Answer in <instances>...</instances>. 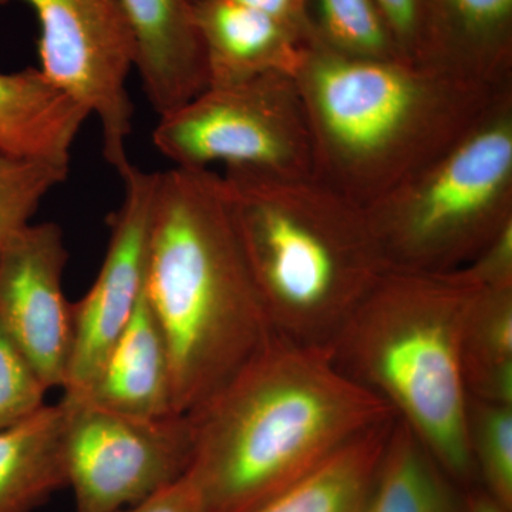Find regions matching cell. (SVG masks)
<instances>
[{"mask_svg": "<svg viewBox=\"0 0 512 512\" xmlns=\"http://www.w3.org/2000/svg\"><path fill=\"white\" fill-rule=\"evenodd\" d=\"M188 471L205 512H252L396 414L328 350L272 336L198 409Z\"/></svg>", "mask_w": 512, "mask_h": 512, "instance_id": "cell-1", "label": "cell"}, {"mask_svg": "<svg viewBox=\"0 0 512 512\" xmlns=\"http://www.w3.org/2000/svg\"><path fill=\"white\" fill-rule=\"evenodd\" d=\"M296 83L313 175L362 207L456 146L510 86L409 60L349 59L306 43Z\"/></svg>", "mask_w": 512, "mask_h": 512, "instance_id": "cell-2", "label": "cell"}, {"mask_svg": "<svg viewBox=\"0 0 512 512\" xmlns=\"http://www.w3.org/2000/svg\"><path fill=\"white\" fill-rule=\"evenodd\" d=\"M144 291L170 350L177 414L207 402L274 336L221 175L158 173Z\"/></svg>", "mask_w": 512, "mask_h": 512, "instance_id": "cell-3", "label": "cell"}, {"mask_svg": "<svg viewBox=\"0 0 512 512\" xmlns=\"http://www.w3.org/2000/svg\"><path fill=\"white\" fill-rule=\"evenodd\" d=\"M225 201L269 326L329 350L390 269L365 207L315 175L227 170Z\"/></svg>", "mask_w": 512, "mask_h": 512, "instance_id": "cell-4", "label": "cell"}, {"mask_svg": "<svg viewBox=\"0 0 512 512\" xmlns=\"http://www.w3.org/2000/svg\"><path fill=\"white\" fill-rule=\"evenodd\" d=\"M483 282L470 266L390 268L346 320L328 352L350 379L412 427L458 487L477 480L461 365L464 325Z\"/></svg>", "mask_w": 512, "mask_h": 512, "instance_id": "cell-5", "label": "cell"}, {"mask_svg": "<svg viewBox=\"0 0 512 512\" xmlns=\"http://www.w3.org/2000/svg\"><path fill=\"white\" fill-rule=\"evenodd\" d=\"M390 268H466L512 224V92L466 137L366 207Z\"/></svg>", "mask_w": 512, "mask_h": 512, "instance_id": "cell-6", "label": "cell"}, {"mask_svg": "<svg viewBox=\"0 0 512 512\" xmlns=\"http://www.w3.org/2000/svg\"><path fill=\"white\" fill-rule=\"evenodd\" d=\"M157 150L174 167L313 174L311 130L298 83L288 74H264L231 86L208 87L180 109L160 117Z\"/></svg>", "mask_w": 512, "mask_h": 512, "instance_id": "cell-7", "label": "cell"}, {"mask_svg": "<svg viewBox=\"0 0 512 512\" xmlns=\"http://www.w3.org/2000/svg\"><path fill=\"white\" fill-rule=\"evenodd\" d=\"M64 460L76 512H119L187 473L191 424L185 414L143 419L87 400L62 399Z\"/></svg>", "mask_w": 512, "mask_h": 512, "instance_id": "cell-8", "label": "cell"}, {"mask_svg": "<svg viewBox=\"0 0 512 512\" xmlns=\"http://www.w3.org/2000/svg\"><path fill=\"white\" fill-rule=\"evenodd\" d=\"M9 0H0L6 5ZM40 23V70L100 121L103 156L120 175L133 133L128 74L136 42L117 0H23Z\"/></svg>", "mask_w": 512, "mask_h": 512, "instance_id": "cell-9", "label": "cell"}, {"mask_svg": "<svg viewBox=\"0 0 512 512\" xmlns=\"http://www.w3.org/2000/svg\"><path fill=\"white\" fill-rule=\"evenodd\" d=\"M120 177L124 198L111 217L103 265L89 292L72 303L73 349L63 399H79L90 389L146 285L158 173L131 164Z\"/></svg>", "mask_w": 512, "mask_h": 512, "instance_id": "cell-10", "label": "cell"}, {"mask_svg": "<svg viewBox=\"0 0 512 512\" xmlns=\"http://www.w3.org/2000/svg\"><path fill=\"white\" fill-rule=\"evenodd\" d=\"M67 258L56 222H30L0 256V325L49 390L63 389L72 357V303L63 291Z\"/></svg>", "mask_w": 512, "mask_h": 512, "instance_id": "cell-11", "label": "cell"}, {"mask_svg": "<svg viewBox=\"0 0 512 512\" xmlns=\"http://www.w3.org/2000/svg\"><path fill=\"white\" fill-rule=\"evenodd\" d=\"M134 42L148 103L167 116L208 87L207 60L191 0H117Z\"/></svg>", "mask_w": 512, "mask_h": 512, "instance_id": "cell-12", "label": "cell"}, {"mask_svg": "<svg viewBox=\"0 0 512 512\" xmlns=\"http://www.w3.org/2000/svg\"><path fill=\"white\" fill-rule=\"evenodd\" d=\"M191 3L204 45L208 87L272 73L296 77L306 52L301 30L235 0Z\"/></svg>", "mask_w": 512, "mask_h": 512, "instance_id": "cell-13", "label": "cell"}, {"mask_svg": "<svg viewBox=\"0 0 512 512\" xmlns=\"http://www.w3.org/2000/svg\"><path fill=\"white\" fill-rule=\"evenodd\" d=\"M66 400H87L111 412L143 419L177 414L170 350L146 291L90 389L79 399Z\"/></svg>", "mask_w": 512, "mask_h": 512, "instance_id": "cell-14", "label": "cell"}, {"mask_svg": "<svg viewBox=\"0 0 512 512\" xmlns=\"http://www.w3.org/2000/svg\"><path fill=\"white\" fill-rule=\"evenodd\" d=\"M423 64L493 86L512 84V0H429Z\"/></svg>", "mask_w": 512, "mask_h": 512, "instance_id": "cell-15", "label": "cell"}, {"mask_svg": "<svg viewBox=\"0 0 512 512\" xmlns=\"http://www.w3.org/2000/svg\"><path fill=\"white\" fill-rule=\"evenodd\" d=\"M90 113L36 67L0 72V154L70 165Z\"/></svg>", "mask_w": 512, "mask_h": 512, "instance_id": "cell-16", "label": "cell"}, {"mask_svg": "<svg viewBox=\"0 0 512 512\" xmlns=\"http://www.w3.org/2000/svg\"><path fill=\"white\" fill-rule=\"evenodd\" d=\"M66 485L62 403L0 431V512H32Z\"/></svg>", "mask_w": 512, "mask_h": 512, "instance_id": "cell-17", "label": "cell"}, {"mask_svg": "<svg viewBox=\"0 0 512 512\" xmlns=\"http://www.w3.org/2000/svg\"><path fill=\"white\" fill-rule=\"evenodd\" d=\"M396 416L362 512H466V498Z\"/></svg>", "mask_w": 512, "mask_h": 512, "instance_id": "cell-18", "label": "cell"}, {"mask_svg": "<svg viewBox=\"0 0 512 512\" xmlns=\"http://www.w3.org/2000/svg\"><path fill=\"white\" fill-rule=\"evenodd\" d=\"M394 420L349 441L309 476L252 512H362Z\"/></svg>", "mask_w": 512, "mask_h": 512, "instance_id": "cell-19", "label": "cell"}, {"mask_svg": "<svg viewBox=\"0 0 512 512\" xmlns=\"http://www.w3.org/2000/svg\"><path fill=\"white\" fill-rule=\"evenodd\" d=\"M461 365L468 396L512 404V282L483 284L474 295Z\"/></svg>", "mask_w": 512, "mask_h": 512, "instance_id": "cell-20", "label": "cell"}, {"mask_svg": "<svg viewBox=\"0 0 512 512\" xmlns=\"http://www.w3.org/2000/svg\"><path fill=\"white\" fill-rule=\"evenodd\" d=\"M306 43L359 60H406L373 0H303Z\"/></svg>", "mask_w": 512, "mask_h": 512, "instance_id": "cell-21", "label": "cell"}, {"mask_svg": "<svg viewBox=\"0 0 512 512\" xmlns=\"http://www.w3.org/2000/svg\"><path fill=\"white\" fill-rule=\"evenodd\" d=\"M468 443L485 494L512 510V404L468 396Z\"/></svg>", "mask_w": 512, "mask_h": 512, "instance_id": "cell-22", "label": "cell"}, {"mask_svg": "<svg viewBox=\"0 0 512 512\" xmlns=\"http://www.w3.org/2000/svg\"><path fill=\"white\" fill-rule=\"evenodd\" d=\"M69 173L70 165L0 154V256Z\"/></svg>", "mask_w": 512, "mask_h": 512, "instance_id": "cell-23", "label": "cell"}, {"mask_svg": "<svg viewBox=\"0 0 512 512\" xmlns=\"http://www.w3.org/2000/svg\"><path fill=\"white\" fill-rule=\"evenodd\" d=\"M47 392L35 367L0 325V431L46 406Z\"/></svg>", "mask_w": 512, "mask_h": 512, "instance_id": "cell-24", "label": "cell"}, {"mask_svg": "<svg viewBox=\"0 0 512 512\" xmlns=\"http://www.w3.org/2000/svg\"><path fill=\"white\" fill-rule=\"evenodd\" d=\"M404 59L424 63L427 50L429 0H373Z\"/></svg>", "mask_w": 512, "mask_h": 512, "instance_id": "cell-25", "label": "cell"}, {"mask_svg": "<svg viewBox=\"0 0 512 512\" xmlns=\"http://www.w3.org/2000/svg\"><path fill=\"white\" fill-rule=\"evenodd\" d=\"M119 512H205V505L200 485L187 470L163 490Z\"/></svg>", "mask_w": 512, "mask_h": 512, "instance_id": "cell-26", "label": "cell"}, {"mask_svg": "<svg viewBox=\"0 0 512 512\" xmlns=\"http://www.w3.org/2000/svg\"><path fill=\"white\" fill-rule=\"evenodd\" d=\"M235 2L241 3L247 8L266 13L272 18L282 20L293 28L301 30L305 35L303 0H235Z\"/></svg>", "mask_w": 512, "mask_h": 512, "instance_id": "cell-27", "label": "cell"}, {"mask_svg": "<svg viewBox=\"0 0 512 512\" xmlns=\"http://www.w3.org/2000/svg\"><path fill=\"white\" fill-rule=\"evenodd\" d=\"M466 512H511L505 510L500 504L495 503L490 495L485 493H474L468 490L466 495Z\"/></svg>", "mask_w": 512, "mask_h": 512, "instance_id": "cell-28", "label": "cell"}]
</instances>
